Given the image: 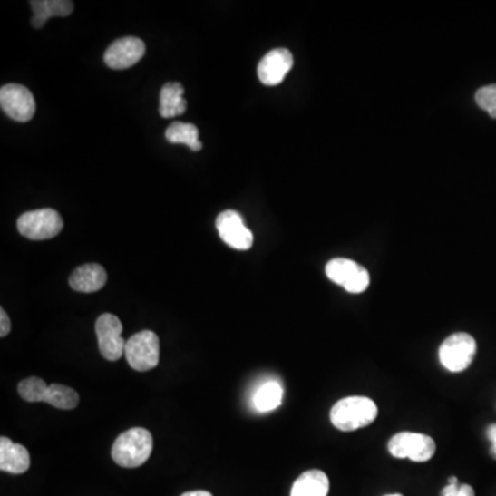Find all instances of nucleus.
Instances as JSON below:
<instances>
[{
  "label": "nucleus",
  "instance_id": "nucleus-1",
  "mask_svg": "<svg viewBox=\"0 0 496 496\" xmlns=\"http://www.w3.org/2000/svg\"><path fill=\"white\" fill-rule=\"evenodd\" d=\"M378 416L375 403L368 397L352 396L339 400L331 408V423L338 431L353 432L365 428Z\"/></svg>",
  "mask_w": 496,
  "mask_h": 496
},
{
  "label": "nucleus",
  "instance_id": "nucleus-2",
  "mask_svg": "<svg viewBox=\"0 0 496 496\" xmlns=\"http://www.w3.org/2000/svg\"><path fill=\"white\" fill-rule=\"evenodd\" d=\"M153 450L150 431L142 428L124 432L113 443L112 458L122 468L134 469L144 465Z\"/></svg>",
  "mask_w": 496,
  "mask_h": 496
},
{
  "label": "nucleus",
  "instance_id": "nucleus-3",
  "mask_svg": "<svg viewBox=\"0 0 496 496\" xmlns=\"http://www.w3.org/2000/svg\"><path fill=\"white\" fill-rule=\"evenodd\" d=\"M124 356L130 367L135 371L145 373L153 370L160 359V341L153 331L145 330L134 334L126 342Z\"/></svg>",
  "mask_w": 496,
  "mask_h": 496
},
{
  "label": "nucleus",
  "instance_id": "nucleus-4",
  "mask_svg": "<svg viewBox=\"0 0 496 496\" xmlns=\"http://www.w3.org/2000/svg\"><path fill=\"white\" fill-rule=\"evenodd\" d=\"M476 352V339L471 334H452L440 346V363L451 373H462L471 367Z\"/></svg>",
  "mask_w": 496,
  "mask_h": 496
},
{
  "label": "nucleus",
  "instance_id": "nucleus-5",
  "mask_svg": "<svg viewBox=\"0 0 496 496\" xmlns=\"http://www.w3.org/2000/svg\"><path fill=\"white\" fill-rule=\"evenodd\" d=\"M21 235L31 240H49L60 235L63 221L55 209H41L28 211L18 219Z\"/></svg>",
  "mask_w": 496,
  "mask_h": 496
},
{
  "label": "nucleus",
  "instance_id": "nucleus-6",
  "mask_svg": "<svg viewBox=\"0 0 496 496\" xmlns=\"http://www.w3.org/2000/svg\"><path fill=\"white\" fill-rule=\"evenodd\" d=\"M387 450L394 458H407L419 463L428 462L436 453V443L426 434L402 432L389 440Z\"/></svg>",
  "mask_w": 496,
  "mask_h": 496
},
{
  "label": "nucleus",
  "instance_id": "nucleus-7",
  "mask_svg": "<svg viewBox=\"0 0 496 496\" xmlns=\"http://www.w3.org/2000/svg\"><path fill=\"white\" fill-rule=\"evenodd\" d=\"M95 333H97L98 347L103 359L118 362L126 349V341L122 336L123 325L118 316L112 313L101 315L95 323Z\"/></svg>",
  "mask_w": 496,
  "mask_h": 496
},
{
  "label": "nucleus",
  "instance_id": "nucleus-8",
  "mask_svg": "<svg viewBox=\"0 0 496 496\" xmlns=\"http://www.w3.org/2000/svg\"><path fill=\"white\" fill-rule=\"evenodd\" d=\"M326 275L336 285L342 286L347 293L360 294L370 286L367 269L352 259H331L326 267Z\"/></svg>",
  "mask_w": 496,
  "mask_h": 496
},
{
  "label": "nucleus",
  "instance_id": "nucleus-9",
  "mask_svg": "<svg viewBox=\"0 0 496 496\" xmlns=\"http://www.w3.org/2000/svg\"><path fill=\"white\" fill-rule=\"evenodd\" d=\"M0 106L9 118L21 123L31 121L36 112L34 95L26 87L17 83L6 84L0 89Z\"/></svg>",
  "mask_w": 496,
  "mask_h": 496
},
{
  "label": "nucleus",
  "instance_id": "nucleus-10",
  "mask_svg": "<svg viewBox=\"0 0 496 496\" xmlns=\"http://www.w3.org/2000/svg\"><path fill=\"white\" fill-rule=\"evenodd\" d=\"M219 238L235 250H250L254 243L253 232L244 224L243 217L238 211L227 209L221 212L216 221Z\"/></svg>",
  "mask_w": 496,
  "mask_h": 496
},
{
  "label": "nucleus",
  "instance_id": "nucleus-11",
  "mask_svg": "<svg viewBox=\"0 0 496 496\" xmlns=\"http://www.w3.org/2000/svg\"><path fill=\"white\" fill-rule=\"evenodd\" d=\"M294 66V57L290 50H270L258 63V79L265 86H277L285 81Z\"/></svg>",
  "mask_w": 496,
  "mask_h": 496
},
{
  "label": "nucleus",
  "instance_id": "nucleus-12",
  "mask_svg": "<svg viewBox=\"0 0 496 496\" xmlns=\"http://www.w3.org/2000/svg\"><path fill=\"white\" fill-rule=\"evenodd\" d=\"M144 42L132 36L113 42L103 55L106 65L112 69H127L135 65L145 55Z\"/></svg>",
  "mask_w": 496,
  "mask_h": 496
},
{
  "label": "nucleus",
  "instance_id": "nucleus-13",
  "mask_svg": "<svg viewBox=\"0 0 496 496\" xmlns=\"http://www.w3.org/2000/svg\"><path fill=\"white\" fill-rule=\"evenodd\" d=\"M31 466V456L24 445L15 444L7 437L0 439V471L23 474Z\"/></svg>",
  "mask_w": 496,
  "mask_h": 496
},
{
  "label": "nucleus",
  "instance_id": "nucleus-14",
  "mask_svg": "<svg viewBox=\"0 0 496 496\" xmlns=\"http://www.w3.org/2000/svg\"><path fill=\"white\" fill-rule=\"evenodd\" d=\"M108 275L98 264H86L73 270L69 277V286L78 293H95L106 285Z\"/></svg>",
  "mask_w": 496,
  "mask_h": 496
},
{
  "label": "nucleus",
  "instance_id": "nucleus-15",
  "mask_svg": "<svg viewBox=\"0 0 496 496\" xmlns=\"http://www.w3.org/2000/svg\"><path fill=\"white\" fill-rule=\"evenodd\" d=\"M31 6L32 25L36 29H41L50 18L68 17L73 12V4L68 0H32Z\"/></svg>",
  "mask_w": 496,
  "mask_h": 496
},
{
  "label": "nucleus",
  "instance_id": "nucleus-16",
  "mask_svg": "<svg viewBox=\"0 0 496 496\" xmlns=\"http://www.w3.org/2000/svg\"><path fill=\"white\" fill-rule=\"evenodd\" d=\"M330 491V480L325 472H305L298 477L291 488V496H327Z\"/></svg>",
  "mask_w": 496,
  "mask_h": 496
},
{
  "label": "nucleus",
  "instance_id": "nucleus-17",
  "mask_svg": "<svg viewBox=\"0 0 496 496\" xmlns=\"http://www.w3.org/2000/svg\"><path fill=\"white\" fill-rule=\"evenodd\" d=\"M187 111V100L184 98V87L177 82L166 83L160 92L159 112L164 119L175 118Z\"/></svg>",
  "mask_w": 496,
  "mask_h": 496
},
{
  "label": "nucleus",
  "instance_id": "nucleus-18",
  "mask_svg": "<svg viewBox=\"0 0 496 496\" xmlns=\"http://www.w3.org/2000/svg\"><path fill=\"white\" fill-rule=\"evenodd\" d=\"M166 140L170 144H185L190 147L193 152H199L203 148L200 140H199V130L195 124L182 123L175 122L170 124L166 130Z\"/></svg>",
  "mask_w": 496,
  "mask_h": 496
},
{
  "label": "nucleus",
  "instance_id": "nucleus-19",
  "mask_svg": "<svg viewBox=\"0 0 496 496\" xmlns=\"http://www.w3.org/2000/svg\"><path fill=\"white\" fill-rule=\"evenodd\" d=\"M253 402L259 413H270L283 402V387L276 381L265 382L254 394Z\"/></svg>",
  "mask_w": 496,
  "mask_h": 496
},
{
  "label": "nucleus",
  "instance_id": "nucleus-20",
  "mask_svg": "<svg viewBox=\"0 0 496 496\" xmlns=\"http://www.w3.org/2000/svg\"><path fill=\"white\" fill-rule=\"evenodd\" d=\"M44 403L60 410H73L78 407L79 394L78 392L73 391V387L53 384L49 386Z\"/></svg>",
  "mask_w": 496,
  "mask_h": 496
},
{
  "label": "nucleus",
  "instance_id": "nucleus-21",
  "mask_svg": "<svg viewBox=\"0 0 496 496\" xmlns=\"http://www.w3.org/2000/svg\"><path fill=\"white\" fill-rule=\"evenodd\" d=\"M47 391H49V384L44 379L36 378V376L24 379L18 384V394L28 403L44 402Z\"/></svg>",
  "mask_w": 496,
  "mask_h": 496
},
{
  "label": "nucleus",
  "instance_id": "nucleus-22",
  "mask_svg": "<svg viewBox=\"0 0 496 496\" xmlns=\"http://www.w3.org/2000/svg\"><path fill=\"white\" fill-rule=\"evenodd\" d=\"M476 102L491 118L496 119V84L477 90Z\"/></svg>",
  "mask_w": 496,
  "mask_h": 496
},
{
  "label": "nucleus",
  "instance_id": "nucleus-23",
  "mask_svg": "<svg viewBox=\"0 0 496 496\" xmlns=\"http://www.w3.org/2000/svg\"><path fill=\"white\" fill-rule=\"evenodd\" d=\"M10 330H12V322H10L9 316L5 312V309H0V336H9Z\"/></svg>",
  "mask_w": 496,
  "mask_h": 496
},
{
  "label": "nucleus",
  "instance_id": "nucleus-24",
  "mask_svg": "<svg viewBox=\"0 0 496 496\" xmlns=\"http://www.w3.org/2000/svg\"><path fill=\"white\" fill-rule=\"evenodd\" d=\"M459 482L456 477H451L448 480L447 487L443 488L442 496H456L458 495Z\"/></svg>",
  "mask_w": 496,
  "mask_h": 496
},
{
  "label": "nucleus",
  "instance_id": "nucleus-25",
  "mask_svg": "<svg viewBox=\"0 0 496 496\" xmlns=\"http://www.w3.org/2000/svg\"><path fill=\"white\" fill-rule=\"evenodd\" d=\"M487 436L492 443V455L496 458V424H491L487 431Z\"/></svg>",
  "mask_w": 496,
  "mask_h": 496
},
{
  "label": "nucleus",
  "instance_id": "nucleus-26",
  "mask_svg": "<svg viewBox=\"0 0 496 496\" xmlns=\"http://www.w3.org/2000/svg\"><path fill=\"white\" fill-rule=\"evenodd\" d=\"M456 496H476L473 487L468 484L459 485L458 495Z\"/></svg>",
  "mask_w": 496,
  "mask_h": 496
},
{
  "label": "nucleus",
  "instance_id": "nucleus-27",
  "mask_svg": "<svg viewBox=\"0 0 496 496\" xmlns=\"http://www.w3.org/2000/svg\"><path fill=\"white\" fill-rule=\"evenodd\" d=\"M181 496H212L211 493L207 491H190V492L184 493Z\"/></svg>",
  "mask_w": 496,
  "mask_h": 496
},
{
  "label": "nucleus",
  "instance_id": "nucleus-28",
  "mask_svg": "<svg viewBox=\"0 0 496 496\" xmlns=\"http://www.w3.org/2000/svg\"><path fill=\"white\" fill-rule=\"evenodd\" d=\"M386 496H402V495H397V493H394V495H386Z\"/></svg>",
  "mask_w": 496,
  "mask_h": 496
}]
</instances>
